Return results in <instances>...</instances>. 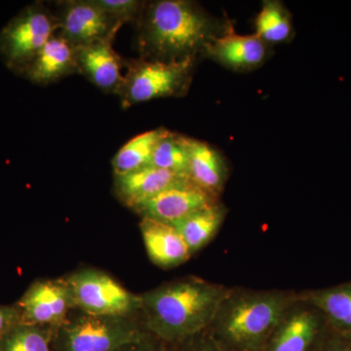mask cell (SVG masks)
<instances>
[{"instance_id": "cell-13", "label": "cell", "mask_w": 351, "mask_h": 351, "mask_svg": "<svg viewBox=\"0 0 351 351\" xmlns=\"http://www.w3.org/2000/svg\"><path fill=\"white\" fill-rule=\"evenodd\" d=\"M269 53V45L256 34L240 36L230 29L208 44L202 56L232 71H249L262 66Z\"/></svg>"}, {"instance_id": "cell-12", "label": "cell", "mask_w": 351, "mask_h": 351, "mask_svg": "<svg viewBox=\"0 0 351 351\" xmlns=\"http://www.w3.org/2000/svg\"><path fill=\"white\" fill-rule=\"evenodd\" d=\"M115 36L117 34H110L93 43L76 47V63L77 73L84 75L95 86L117 94L123 82L122 69L125 66V60L113 49Z\"/></svg>"}, {"instance_id": "cell-6", "label": "cell", "mask_w": 351, "mask_h": 351, "mask_svg": "<svg viewBox=\"0 0 351 351\" xmlns=\"http://www.w3.org/2000/svg\"><path fill=\"white\" fill-rule=\"evenodd\" d=\"M59 31V21L40 2L25 7L0 32V58L7 69L22 75L39 51Z\"/></svg>"}, {"instance_id": "cell-26", "label": "cell", "mask_w": 351, "mask_h": 351, "mask_svg": "<svg viewBox=\"0 0 351 351\" xmlns=\"http://www.w3.org/2000/svg\"><path fill=\"white\" fill-rule=\"evenodd\" d=\"M117 351H166L165 343L149 332L144 338L128 343Z\"/></svg>"}, {"instance_id": "cell-14", "label": "cell", "mask_w": 351, "mask_h": 351, "mask_svg": "<svg viewBox=\"0 0 351 351\" xmlns=\"http://www.w3.org/2000/svg\"><path fill=\"white\" fill-rule=\"evenodd\" d=\"M191 181L189 178L154 166H145L129 174L114 177L113 191L117 199L133 209L165 189Z\"/></svg>"}, {"instance_id": "cell-1", "label": "cell", "mask_w": 351, "mask_h": 351, "mask_svg": "<svg viewBox=\"0 0 351 351\" xmlns=\"http://www.w3.org/2000/svg\"><path fill=\"white\" fill-rule=\"evenodd\" d=\"M136 23L141 57L167 63L197 59L226 32L199 4L189 0L145 2Z\"/></svg>"}, {"instance_id": "cell-4", "label": "cell", "mask_w": 351, "mask_h": 351, "mask_svg": "<svg viewBox=\"0 0 351 351\" xmlns=\"http://www.w3.org/2000/svg\"><path fill=\"white\" fill-rule=\"evenodd\" d=\"M141 313L91 315L73 309L52 334L53 351H117L149 334Z\"/></svg>"}, {"instance_id": "cell-21", "label": "cell", "mask_w": 351, "mask_h": 351, "mask_svg": "<svg viewBox=\"0 0 351 351\" xmlns=\"http://www.w3.org/2000/svg\"><path fill=\"white\" fill-rule=\"evenodd\" d=\"M256 36L267 45L286 43L293 34L292 16L281 1L265 0L255 19Z\"/></svg>"}, {"instance_id": "cell-19", "label": "cell", "mask_w": 351, "mask_h": 351, "mask_svg": "<svg viewBox=\"0 0 351 351\" xmlns=\"http://www.w3.org/2000/svg\"><path fill=\"white\" fill-rule=\"evenodd\" d=\"M228 215V208L219 201L195 212L174 226L188 245L191 255L202 250L218 234Z\"/></svg>"}, {"instance_id": "cell-16", "label": "cell", "mask_w": 351, "mask_h": 351, "mask_svg": "<svg viewBox=\"0 0 351 351\" xmlns=\"http://www.w3.org/2000/svg\"><path fill=\"white\" fill-rule=\"evenodd\" d=\"M75 73L76 47L57 32L39 51L22 76L34 84L47 85Z\"/></svg>"}, {"instance_id": "cell-25", "label": "cell", "mask_w": 351, "mask_h": 351, "mask_svg": "<svg viewBox=\"0 0 351 351\" xmlns=\"http://www.w3.org/2000/svg\"><path fill=\"white\" fill-rule=\"evenodd\" d=\"M166 351H221L207 331L182 341L165 343Z\"/></svg>"}, {"instance_id": "cell-15", "label": "cell", "mask_w": 351, "mask_h": 351, "mask_svg": "<svg viewBox=\"0 0 351 351\" xmlns=\"http://www.w3.org/2000/svg\"><path fill=\"white\" fill-rule=\"evenodd\" d=\"M140 230L149 260L160 269H174L193 257L174 226L141 218Z\"/></svg>"}, {"instance_id": "cell-18", "label": "cell", "mask_w": 351, "mask_h": 351, "mask_svg": "<svg viewBox=\"0 0 351 351\" xmlns=\"http://www.w3.org/2000/svg\"><path fill=\"white\" fill-rule=\"evenodd\" d=\"M298 293L324 314L332 332L351 339V281Z\"/></svg>"}, {"instance_id": "cell-22", "label": "cell", "mask_w": 351, "mask_h": 351, "mask_svg": "<svg viewBox=\"0 0 351 351\" xmlns=\"http://www.w3.org/2000/svg\"><path fill=\"white\" fill-rule=\"evenodd\" d=\"M189 145L191 138L167 130L157 143L151 165L189 178Z\"/></svg>"}, {"instance_id": "cell-24", "label": "cell", "mask_w": 351, "mask_h": 351, "mask_svg": "<svg viewBox=\"0 0 351 351\" xmlns=\"http://www.w3.org/2000/svg\"><path fill=\"white\" fill-rule=\"evenodd\" d=\"M106 13L117 22H137L145 1L138 0H95Z\"/></svg>"}, {"instance_id": "cell-3", "label": "cell", "mask_w": 351, "mask_h": 351, "mask_svg": "<svg viewBox=\"0 0 351 351\" xmlns=\"http://www.w3.org/2000/svg\"><path fill=\"white\" fill-rule=\"evenodd\" d=\"M297 291L230 287L206 330L221 351H263Z\"/></svg>"}, {"instance_id": "cell-11", "label": "cell", "mask_w": 351, "mask_h": 351, "mask_svg": "<svg viewBox=\"0 0 351 351\" xmlns=\"http://www.w3.org/2000/svg\"><path fill=\"white\" fill-rule=\"evenodd\" d=\"M219 201L218 198L188 181L165 189L132 210L141 218L156 219L175 226L195 212Z\"/></svg>"}, {"instance_id": "cell-2", "label": "cell", "mask_w": 351, "mask_h": 351, "mask_svg": "<svg viewBox=\"0 0 351 351\" xmlns=\"http://www.w3.org/2000/svg\"><path fill=\"white\" fill-rule=\"evenodd\" d=\"M230 287L189 276L140 294L145 329L165 343L206 331Z\"/></svg>"}, {"instance_id": "cell-10", "label": "cell", "mask_w": 351, "mask_h": 351, "mask_svg": "<svg viewBox=\"0 0 351 351\" xmlns=\"http://www.w3.org/2000/svg\"><path fill=\"white\" fill-rule=\"evenodd\" d=\"M59 5L58 32L75 47L117 34L123 25L110 18L95 0H68Z\"/></svg>"}, {"instance_id": "cell-20", "label": "cell", "mask_w": 351, "mask_h": 351, "mask_svg": "<svg viewBox=\"0 0 351 351\" xmlns=\"http://www.w3.org/2000/svg\"><path fill=\"white\" fill-rule=\"evenodd\" d=\"M165 128H157L135 136L122 145L115 154L112 165L114 177L129 174L151 165L152 154L164 134Z\"/></svg>"}, {"instance_id": "cell-28", "label": "cell", "mask_w": 351, "mask_h": 351, "mask_svg": "<svg viewBox=\"0 0 351 351\" xmlns=\"http://www.w3.org/2000/svg\"><path fill=\"white\" fill-rule=\"evenodd\" d=\"M317 351H351V339L339 336L330 330Z\"/></svg>"}, {"instance_id": "cell-5", "label": "cell", "mask_w": 351, "mask_h": 351, "mask_svg": "<svg viewBox=\"0 0 351 351\" xmlns=\"http://www.w3.org/2000/svg\"><path fill=\"white\" fill-rule=\"evenodd\" d=\"M195 61L167 63L142 57L125 61L126 73L117 92L122 108L154 99L184 96L193 80Z\"/></svg>"}, {"instance_id": "cell-7", "label": "cell", "mask_w": 351, "mask_h": 351, "mask_svg": "<svg viewBox=\"0 0 351 351\" xmlns=\"http://www.w3.org/2000/svg\"><path fill=\"white\" fill-rule=\"evenodd\" d=\"M75 309L91 315H133L141 313V295L134 294L107 272L82 269L64 276Z\"/></svg>"}, {"instance_id": "cell-9", "label": "cell", "mask_w": 351, "mask_h": 351, "mask_svg": "<svg viewBox=\"0 0 351 351\" xmlns=\"http://www.w3.org/2000/svg\"><path fill=\"white\" fill-rule=\"evenodd\" d=\"M21 322L55 331L75 309L66 278L40 279L25 291L17 304Z\"/></svg>"}, {"instance_id": "cell-17", "label": "cell", "mask_w": 351, "mask_h": 351, "mask_svg": "<svg viewBox=\"0 0 351 351\" xmlns=\"http://www.w3.org/2000/svg\"><path fill=\"white\" fill-rule=\"evenodd\" d=\"M230 176L226 157L213 145L191 138L189 178L214 197H221Z\"/></svg>"}, {"instance_id": "cell-27", "label": "cell", "mask_w": 351, "mask_h": 351, "mask_svg": "<svg viewBox=\"0 0 351 351\" xmlns=\"http://www.w3.org/2000/svg\"><path fill=\"white\" fill-rule=\"evenodd\" d=\"M20 322L21 315L17 306H0V341Z\"/></svg>"}, {"instance_id": "cell-23", "label": "cell", "mask_w": 351, "mask_h": 351, "mask_svg": "<svg viewBox=\"0 0 351 351\" xmlns=\"http://www.w3.org/2000/svg\"><path fill=\"white\" fill-rule=\"evenodd\" d=\"M0 351H53L52 332L20 322L1 339Z\"/></svg>"}, {"instance_id": "cell-8", "label": "cell", "mask_w": 351, "mask_h": 351, "mask_svg": "<svg viewBox=\"0 0 351 351\" xmlns=\"http://www.w3.org/2000/svg\"><path fill=\"white\" fill-rule=\"evenodd\" d=\"M329 332L324 314L298 293L263 351H317Z\"/></svg>"}]
</instances>
